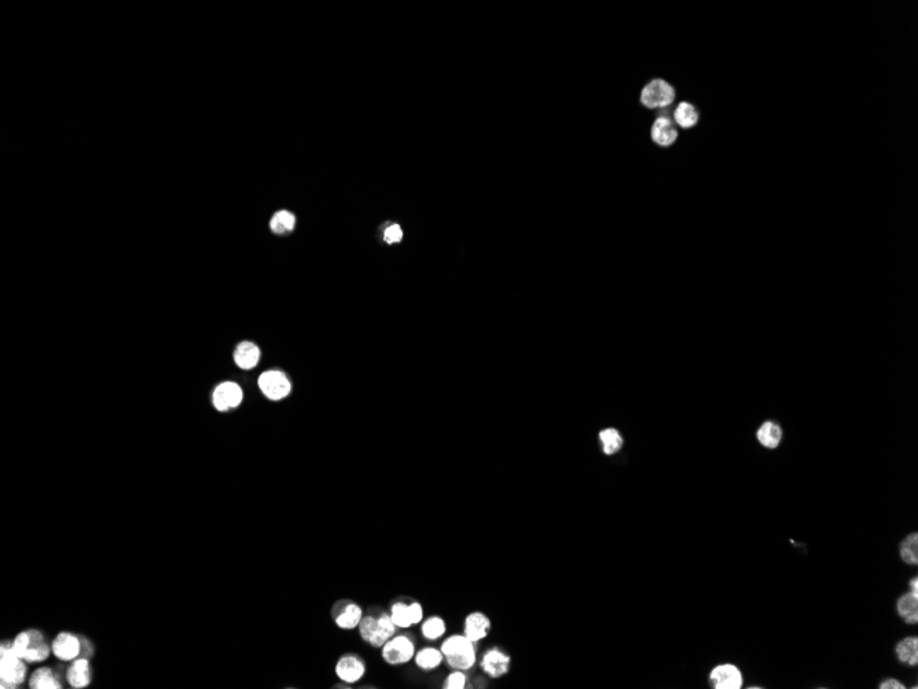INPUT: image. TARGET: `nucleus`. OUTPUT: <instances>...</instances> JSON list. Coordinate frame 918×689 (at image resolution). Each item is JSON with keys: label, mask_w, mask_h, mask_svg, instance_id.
<instances>
[{"label": "nucleus", "mask_w": 918, "mask_h": 689, "mask_svg": "<svg viewBox=\"0 0 918 689\" xmlns=\"http://www.w3.org/2000/svg\"><path fill=\"white\" fill-rule=\"evenodd\" d=\"M444 662L452 670H471L477 660L476 644L471 641L465 634H451L448 636L440 646Z\"/></svg>", "instance_id": "obj_1"}, {"label": "nucleus", "mask_w": 918, "mask_h": 689, "mask_svg": "<svg viewBox=\"0 0 918 689\" xmlns=\"http://www.w3.org/2000/svg\"><path fill=\"white\" fill-rule=\"evenodd\" d=\"M356 630L359 637L367 645L381 649V646L396 634L397 627L393 623L389 612L378 611L364 614Z\"/></svg>", "instance_id": "obj_2"}, {"label": "nucleus", "mask_w": 918, "mask_h": 689, "mask_svg": "<svg viewBox=\"0 0 918 689\" xmlns=\"http://www.w3.org/2000/svg\"><path fill=\"white\" fill-rule=\"evenodd\" d=\"M25 660L16 655L12 649V642H3L0 646V686L17 688L27 675Z\"/></svg>", "instance_id": "obj_3"}, {"label": "nucleus", "mask_w": 918, "mask_h": 689, "mask_svg": "<svg viewBox=\"0 0 918 689\" xmlns=\"http://www.w3.org/2000/svg\"><path fill=\"white\" fill-rule=\"evenodd\" d=\"M415 642L408 634H395L381 646V657L389 666H403L415 656Z\"/></svg>", "instance_id": "obj_4"}, {"label": "nucleus", "mask_w": 918, "mask_h": 689, "mask_svg": "<svg viewBox=\"0 0 918 689\" xmlns=\"http://www.w3.org/2000/svg\"><path fill=\"white\" fill-rule=\"evenodd\" d=\"M676 98L675 88L662 79H654L647 83L641 93V104L646 109H664L673 104Z\"/></svg>", "instance_id": "obj_5"}, {"label": "nucleus", "mask_w": 918, "mask_h": 689, "mask_svg": "<svg viewBox=\"0 0 918 689\" xmlns=\"http://www.w3.org/2000/svg\"><path fill=\"white\" fill-rule=\"evenodd\" d=\"M363 615H364L363 608L358 603L349 599L338 600L332 608L333 622L341 630L358 629Z\"/></svg>", "instance_id": "obj_6"}, {"label": "nucleus", "mask_w": 918, "mask_h": 689, "mask_svg": "<svg viewBox=\"0 0 918 689\" xmlns=\"http://www.w3.org/2000/svg\"><path fill=\"white\" fill-rule=\"evenodd\" d=\"M259 387L263 395L270 400H282L292 391L290 381L280 370L264 372L259 377Z\"/></svg>", "instance_id": "obj_7"}, {"label": "nucleus", "mask_w": 918, "mask_h": 689, "mask_svg": "<svg viewBox=\"0 0 918 689\" xmlns=\"http://www.w3.org/2000/svg\"><path fill=\"white\" fill-rule=\"evenodd\" d=\"M336 675L341 682L353 685L359 682L366 674V662L356 653H344L338 657L334 666Z\"/></svg>", "instance_id": "obj_8"}, {"label": "nucleus", "mask_w": 918, "mask_h": 689, "mask_svg": "<svg viewBox=\"0 0 918 689\" xmlns=\"http://www.w3.org/2000/svg\"><path fill=\"white\" fill-rule=\"evenodd\" d=\"M244 394L241 387L233 381H224L219 384L212 395V402L216 410L228 411L241 404Z\"/></svg>", "instance_id": "obj_9"}, {"label": "nucleus", "mask_w": 918, "mask_h": 689, "mask_svg": "<svg viewBox=\"0 0 918 689\" xmlns=\"http://www.w3.org/2000/svg\"><path fill=\"white\" fill-rule=\"evenodd\" d=\"M510 666H512V657L498 646L486 651L480 660L482 670L490 678L494 679L505 677L510 671Z\"/></svg>", "instance_id": "obj_10"}, {"label": "nucleus", "mask_w": 918, "mask_h": 689, "mask_svg": "<svg viewBox=\"0 0 918 689\" xmlns=\"http://www.w3.org/2000/svg\"><path fill=\"white\" fill-rule=\"evenodd\" d=\"M82 649L83 640L68 631L60 633L51 642V652L64 662H73L80 657Z\"/></svg>", "instance_id": "obj_11"}, {"label": "nucleus", "mask_w": 918, "mask_h": 689, "mask_svg": "<svg viewBox=\"0 0 918 689\" xmlns=\"http://www.w3.org/2000/svg\"><path fill=\"white\" fill-rule=\"evenodd\" d=\"M710 681L715 689H740L743 686V674L734 664H719L711 671Z\"/></svg>", "instance_id": "obj_12"}, {"label": "nucleus", "mask_w": 918, "mask_h": 689, "mask_svg": "<svg viewBox=\"0 0 918 689\" xmlns=\"http://www.w3.org/2000/svg\"><path fill=\"white\" fill-rule=\"evenodd\" d=\"M491 619L482 611H473L467 615L464 622V634L475 644L484 640L491 631Z\"/></svg>", "instance_id": "obj_13"}, {"label": "nucleus", "mask_w": 918, "mask_h": 689, "mask_svg": "<svg viewBox=\"0 0 918 689\" xmlns=\"http://www.w3.org/2000/svg\"><path fill=\"white\" fill-rule=\"evenodd\" d=\"M650 136L657 146L669 147L678 139V130L668 116H660L652 125Z\"/></svg>", "instance_id": "obj_14"}, {"label": "nucleus", "mask_w": 918, "mask_h": 689, "mask_svg": "<svg viewBox=\"0 0 918 689\" xmlns=\"http://www.w3.org/2000/svg\"><path fill=\"white\" fill-rule=\"evenodd\" d=\"M68 682L75 689H82L91 682V667L88 657H77L73 660L66 673Z\"/></svg>", "instance_id": "obj_15"}, {"label": "nucleus", "mask_w": 918, "mask_h": 689, "mask_svg": "<svg viewBox=\"0 0 918 689\" xmlns=\"http://www.w3.org/2000/svg\"><path fill=\"white\" fill-rule=\"evenodd\" d=\"M31 634V642L29 646L24 655V660L27 663H39L46 660L50 656L51 646H49L45 642V637L42 631L39 630H29Z\"/></svg>", "instance_id": "obj_16"}, {"label": "nucleus", "mask_w": 918, "mask_h": 689, "mask_svg": "<svg viewBox=\"0 0 918 689\" xmlns=\"http://www.w3.org/2000/svg\"><path fill=\"white\" fill-rule=\"evenodd\" d=\"M673 121L683 130H691L699 124L700 113L693 104L680 102L673 110Z\"/></svg>", "instance_id": "obj_17"}, {"label": "nucleus", "mask_w": 918, "mask_h": 689, "mask_svg": "<svg viewBox=\"0 0 918 689\" xmlns=\"http://www.w3.org/2000/svg\"><path fill=\"white\" fill-rule=\"evenodd\" d=\"M444 662V656L441 649H437L434 646H425L419 651L415 652L414 656V663L418 668L423 671H432L436 670L441 663Z\"/></svg>", "instance_id": "obj_18"}, {"label": "nucleus", "mask_w": 918, "mask_h": 689, "mask_svg": "<svg viewBox=\"0 0 918 689\" xmlns=\"http://www.w3.org/2000/svg\"><path fill=\"white\" fill-rule=\"evenodd\" d=\"M234 361L241 369H252L260 361V350L253 343H241L236 350Z\"/></svg>", "instance_id": "obj_19"}, {"label": "nucleus", "mask_w": 918, "mask_h": 689, "mask_svg": "<svg viewBox=\"0 0 918 689\" xmlns=\"http://www.w3.org/2000/svg\"><path fill=\"white\" fill-rule=\"evenodd\" d=\"M29 686L32 689H61L62 684L51 668L40 667L32 673Z\"/></svg>", "instance_id": "obj_20"}, {"label": "nucleus", "mask_w": 918, "mask_h": 689, "mask_svg": "<svg viewBox=\"0 0 918 689\" xmlns=\"http://www.w3.org/2000/svg\"><path fill=\"white\" fill-rule=\"evenodd\" d=\"M897 614L908 625H915L918 620V594L908 592L897 600Z\"/></svg>", "instance_id": "obj_21"}, {"label": "nucleus", "mask_w": 918, "mask_h": 689, "mask_svg": "<svg viewBox=\"0 0 918 689\" xmlns=\"http://www.w3.org/2000/svg\"><path fill=\"white\" fill-rule=\"evenodd\" d=\"M389 615L397 629H408L412 625L410 603L404 600H396L389 607Z\"/></svg>", "instance_id": "obj_22"}, {"label": "nucleus", "mask_w": 918, "mask_h": 689, "mask_svg": "<svg viewBox=\"0 0 918 689\" xmlns=\"http://www.w3.org/2000/svg\"><path fill=\"white\" fill-rule=\"evenodd\" d=\"M896 656L902 663L915 666L918 663V640L917 637H907L897 642Z\"/></svg>", "instance_id": "obj_23"}, {"label": "nucleus", "mask_w": 918, "mask_h": 689, "mask_svg": "<svg viewBox=\"0 0 918 689\" xmlns=\"http://www.w3.org/2000/svg\"><path fill=\"white\" fill-rule=\"evenodd\" d=\"M445 631H447V625H445V620L441 616L432 615L426 619L423 618V620L421 622V633H422L423 638H426L429 641L438 640L440 637H443L445 634Z\"/></svg>", "instance_id": "obj_24"}, {"label": "nucleus", "mask_w": 918, "mask_h": 689, "mask_svg": "<svg viewBox=\"0 0 918 689\" xmlns=\"http://www.w3.org/2000/svg\"><path fill=\"white\" fill-rule=\"evenodd\" d=\"M781 437H782L781 426L771 421L765 422L758 431L759 442L767 448H776L780 444Z\"/></svg>", "instance_id": "obj_25"}, {"label": "nucleus", "mask_w": 918, "mask_h": 689, "mask_svg": "<svg viewBox=\"0 0 918 689\" xmlns=\"http://www.w3.org/2000/svg\"><path fill=\"white\" fill-rule=\"evenodd\" d=\"M599 440L602 444V450L606 455H613L616 454L621 447H623V437L620 432L615 428H606L599 432Z\"/></svg>", "instance_id": "obj_26"}, {"label": "nucleus", "mask_w": 918, "mask_h": 689, "mask_svg": "<svg viewBox=\"0 0 918 689\" xmlns=\"http://www.w3.org/2000/svg\"><path fill=\"white\" fill-rule=\"evenodd\" d=\"M296 224V217L293 213L288 210H280L275 213V216L271 219V230L277 234H285L292 232Z\"/></svg>", "instance_id": "obj_27"}, {"label": "nucleus", "mask_w": 918, "mask_h": 689, "mask_svg": "<svg viewBox=\"0 0 918 689\" xmlns=\"http://www.w3.org/2000/svg\"><path fill=\"white\" fill-rule=\"evenodd\" d=\"M900 557L904 563L915 566L918 563V535L910 534L900 545Z\"/></svg>", "instance_id": "obj_28"}, {"label": "nucleus", "mask_w": 918, "mask_h": 689, "mask_svg": "<svg viewBox=\"0 0 918 689\" xmlns=\"http://www.w3.org/2000/svg\"><path fill=\"white\" fill-rule=\"evenodd\" d=\"M468 685V677L462 670H452V673L444 679V689H465Z\"/></svg>", "instance_id": "obj_29"}, {"label": "nucleus", "mask_w": 918, "mask_h": 689, "mask_svg": "<svg viewBox=\"0 0 918 689\" xmlns=\"http://www.w3.org/2000/svg\"><path fill=\"white\" fill-rule=\"evenodd\" d=\"M401 239H403V232H401V228H400L399 224H392L385 230L384 240H385L386 244L400 243Z\"/></svg>", "instance_id": "obj_30"}, {"label": "nucleus", "mask_w": 918, "mask_h": 689, "mask_svg": "<svg viewBox=\"0 0 918 689\" xmlns=\"http://www.w3.org/2000/svg\"><path fill=\"white\" fill-rule=\"evenodd\" d=\"M878 688H881V689H903L904 685L902 682H899L897 679L889 678V679L884 681Z\"/></svg>", "instance_id": "obj_31"}, {"label": "nucleus", "mask_w": 918, "mask_h": 689, "mask_svg": "<svg viewBox=\"0 0 918 689\" xmlns=\"http://www.w3.org/2000/svg\"><path fill=\"white\" fill-rule=\"evenodd\" d=\"M908 585H910V592L918 594V579H917V578H913V579L908 582Z\"/></svg>", "instance_id": "obj_32"}]
</instances>
